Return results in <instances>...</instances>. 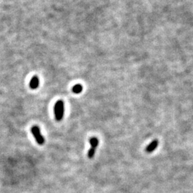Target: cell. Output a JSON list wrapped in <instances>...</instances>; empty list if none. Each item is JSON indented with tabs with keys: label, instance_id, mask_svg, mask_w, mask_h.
Here are the masks:
<instances>
[{
	"label": "cell",
	"instance_id": "cell-1",
	"mask_svg": "<svg viewBox=\"0 0 193 193\" xmlns=\"http://www.w3.org/2000/svg\"><path fill=\"white\" fill-rule=\"evenodd\" d=\"M54 112H55V119L57 121L59 122L63 119L64 114V104L62 100H58L55 103V107H54Z\"/></svg>",
	"mask_w": 193,
	"mask_h": 193
},
{
	"label": "cell",
	"instance_id": "cell-2",
	"mask_svg": "<svg viewBox=\"0 0 193 193\" xmlns=\"http://www.w3.org/2000/svg\"><path fill=\"white\" fill-rule=\"evenodd\" d=\"M31 132L32 134L33 135V137L35 139L36 142L38 143V145H43L44 144L45 139L44 137H43V135L41 134L40 129L37 125H33L31 128Z\"/></svg>",
	"mask_w": 193,
	"mask_h": 193
},
{
	"label": "cell",
	"instance_id": "cell-3",
	"mask_svg": "<svg viewBox=\"0 0 193 193\" xmlns=\"http://www.w3.org/2000/svg\"><path fill=\"white\" fill-rule=\"evenodd\" d=\"M89 143L91 145V147L87 152V156L89 159H92L95 154L96 149L98 147L99 139L96 137H92L89 138Z\"/></svg>",
	"mask_w": 193,
	"mask_h": 193
},
{
	"label": "cell",
	"instance_id": "cell-4",
	"mask_svg": "<svg viewBox=\"0 0 193 193\" xmlns=\"http://www.w3.org/2000/svg\"><path fill=\"white\" fill-rule=\"evenodd\" d=\"M159 145V141L157 139H154L152 142H150L147 147H146V152H148V153H150V152H152L154 149H156L157 147H158Z\"/></svg>",
	"mask_w": 193,
	"mask_h": 193
},
{
	"label": "cell",
	"instance_id": "cell-5",
	"mask_svg": "<svg viewBox=\"0 0 193 193\" xmlns=\"http://www.w3.org/2000/svg\"><path fill=\"white\" fill-rule=\"evenodd\" d=\"M39 85H40V79H39L38 77L34 76L32 77L29 82V87L32 89H36V88H38Z\"/></svg>",
	"mask_w": 193,
	"mask_h": 193
},
{
	"label": "cell",
	"instance_id": "cell-6",
	"mask_svg": "<svg viewBox=\"0 0 193 193\" xmlns=\"http://www.w3.org/2000/svg\"><path fill=\"white\" fill-rule=\"evenodd\" d=\"M82 90H83V87H82V85H80V84L75 85L74 87H72V92H74V94H79L80 92H82Z\"/></svg>",
	"mask_w": 193,
	"mask_h": 193
}]
</instances>
